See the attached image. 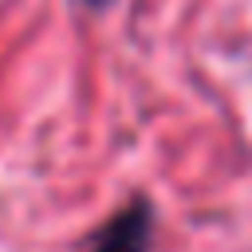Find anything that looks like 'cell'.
Returning a JSON list of instances; mask_svg holds the SVG:
<instances>
[{
	"instance_id": "obj_2",
	"label": "cell",
	"mask_w": 252,
	"mask_h": 252,
	"mask_svg": "<svg viewBox=\"0 0 252 252\" xmlns=\"http://www.w3.org/2000/svg\"><path fill=\"white\" fill-rule=\"evenodd\" d=\"M79 4H87V8H106V4H114V0H79Z\"/></svg>"
},
{
	"instance_id": "obj_1",
	"label": "cell",
	"mask_w": 252,
	"mask_h": 252,
	"mask_svg": "<svg viewBox=\"0 0 252 252\" xmlns=\"http://www.w3.org/2000/svg\"><path fill=\"white\" fill-rule=\"evenodd\" d=\"M150 244H154V205L146 197H134L106 224L91 232L83 252H150Z\"/></svg>"
}]
</instances>
